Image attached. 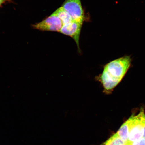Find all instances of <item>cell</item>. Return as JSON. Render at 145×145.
<instances>
[{
	"mask_svg": "<svg viewBox=\"0 0 145 145\" xmlns=\"http://www.w3.org/2000/svg\"><path fill=\"white\" fill-rule=\"evenodd\" d=\"M142 137H144V138H145V124L144 127V134H143Z\"/></svg>",
	"mask_w": 145,
	"mask_h": 145,
	"instance_id": "8fae6325",
	"label": "cell"
},
{
	"mask_svg": "<svg viewBox=\"0 0 145 145\" xmlns=\"http://www.w3.org/2000/svg\"><path fill=\"white\" fill-rule=\"evenodd\" d=\"M125 143L116 133L110 138L107 140L100 145H119L124 144Z\"/></svg>",
	"mask_w": 145,
	"mask_h": 145,
	"instance_id": "ba28073f",
	"label": "cell"
},
{
	"mask_svg": "<svg viewBox=\"0 0 145 145\" xmlns=\"http://www.w3.org/2000/svg\"><path fill=\"white\" fill-rule=\"evenodd\" d=\"M130 121L131 118L130 117L129 119L121 126L118 131L117 132L120 137L125 143L127 142L128 141Z\"/></svg>",
	"mask_w": 145,
	"mask_h": 145,
	"instance_id": "8992f818",
	"label": "cell"
},
{
	"mask_svg": "<svg viewBox=\"0 0 145 145\" xmlns=\"http://www.w3.org/2000/svg\"><path fill=\"white\" fill-rule=\"evenodd\" d=\"M130 125V130L128 142H131L138 140L143 137L145 124V114L141 109L139 113L135 116L132 115Z\"/></svg>",
	"mask_w": 145,
	"mask_h": 145,
	"instance_id": "7a4b0ae2",
	"label": "cell"
},
{
	"mask_svg": "<svg viewBox=\"0 0 145 145\" xmlns=\"http://www.w3.org/2000/svg\"><path fill=\"white\" fill-rule=\"evenodd\" d=\"M53 13L61 20L63 25L73 20L70 14L61 7L57 9Z\"/></svg>",
	"mask_w": 145,
	"mask_h": 145,
	"instance_id": "52a82bcc",
	"label": "cell"
},
{
	"mask_svg": "<svg viewBox=\"0 0 145 145\" xmlns=\"http://www.w3.org/2000/svg\"><path fill=\"white\" fill-rule=\"evenodd\" d=\"M132 59L125 56L107 63L103 68L102 73L95 77L103 88V92L109 95L122 81L131 66Z\"/></svg>",
	"mask_w": 145,
	"mask_h": 145,
	"instance_id": "6da1fadb",
	"label": "cell"
},
{
	"mask_svg": "<svg viewBox=\"0 0 145 145\" xmlns=\"http://www.w3.org/2000/svg\"><path fill=\"white\" fill-rule=\"evenodd\" d=\"M83 22L72 20L71 22L63 25L59 32L70 36L76 44L78 52L81 54V51L79 45L80 37Z\"/></svg>",
	"mask_w": 145,
	"mask_h": 145,
	"instance_id": "5b68a950",
	"label": "cell"
},
{
	"mask_svg": "<svg viewBox=\"0 0 145 145\" xmlns=\"http://www.w3.org/2000/svg\"><path fill=\"white\" fill-rule=\"evenodd\" d=\"M125 145H127V144H125Z\"/></svg>",
	"mask_w": 145,
	"mask_h": 145,
	"instance_id": "4fadbf2b",
	"label": "cell"
},
{
	"mask_svg": "<svg viewBox=\"0 0 145 145\" xmlns=\"http://www.w3.org/2000/svg\"><path fill=\"white\" fill-rule=\"evenodd\" d=\"M119 145H125V144H120Z\"/></svg>",
	"mask_w": 145,
	"mask_h": 145,
	"instance_id": "7c38bea8",
	"label": "cell"
},
{
	"mask_svg": "<svg viewBox=\"0 0 145 145\" xmlns=\"http://www.w3.org/2000/svg\"><path fill=\"white\" fill-rule=\"evenodd\" d=\"M61 7L70 14L73 20L83 23L86 20L81 0H65Z\"/></svg>",
	"mask_w": 145,
	"mask_h": 145,
	"instance_id": "3957f363",
	"label": "cell"
},
{
	"mask_svg": "<svg viewBox=\"0 0 145 145\" xmlns=\"http://www.w3.org/2000/svg\"><path fill=\"white\" fill-rule=\"evenodd\" d=\"M63 25L61 20L53 13L40 22L33 25V27L41 31L59 32Z\"/></svg>",
	"mask_w": 145,
	"mask_h": 145,
	"instance_id": "277c9868",
	"label": "cell"
},
{
	"mask_svg": "<svg viewBox=\"0 0 145 145\" xmlns=\"http://www.w3.org/2000/svg\"><path fill=\"white\" fill-rule=\"evenodd\" d=\"M8 1V0H0V6H1L3 3Z\"/></svg>",
	"mask_w": 145,
	"mask_h": 145,
	"instance_id": "30bf717a",
	"label": "cell"
},
{
	"mask_svg": "<svg viewBox=\"0 0 145 145\" xmlns=\"http://www.w3.org/2000/svg\"><path fill=\"white\" fill-rule=\"evenodd\" d=\"M125 144L127 145H145V138L144 137L138 139V140L129 142H127Z\"/></svg>",
	"mask_w": 145,
	"mask_h": 145,
	"instance_id": "9c48e42d",
	"label": "cell"
}]
</instances>
